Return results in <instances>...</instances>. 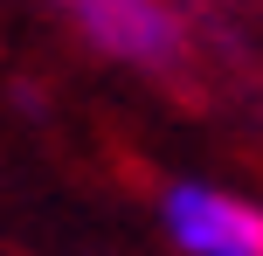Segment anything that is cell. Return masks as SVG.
Here are the masks:
<instances>
[{"instance_id":"6da1fadb","label":"cell","mask_w":263,"mask_h":256,"mask_svg":"<svg viewBox=\"0 0 263 256\" xmlns=\"http://www.w3.org/2000/svg\"><path fill=\"white\" fill-rule=\"evenodd\" d=\"M97 55L111 63H132V69H173L187 49L180 35V14L166 0H49Z\"/></svg>"},{"instance_id":"7a4b0ae2","label":"cell","mask_w":263,"mask_h":256,"mask_svg":"<svg viewBox=\"0 0 263 256\" xmlns=\"http://www.w3.org/2000/svg\"><path fill=\"white\" fill-rule=\"evenodd\" d=\"M159 222L187 256H263V208L208 180H173L159 194Z\"/></svg>"}]
</instances>
